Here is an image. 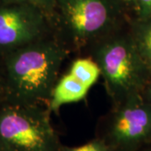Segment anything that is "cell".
Returning a JSON list of instances; mask_svg holds the SVG:
<instances>
[{
    "instance_id": "obj_11",
    "label": "cell",
    "mask_w": 151,
    "mask_h": 151,
    "mask_svg": "<svg viewBox=\"0 0 151 151\" xmlns=\"http://www.w3.org/2000/svg\"><path fill=\"white\" fill-rule=\"evenodd\" d=\"M113 148L103 139H94L78 147L60 146L59 151H112Z\"/></svg>"
},
{
    "instance_id": "obj_15",
    "label": "cell",
    "mask_w": 151,
    "mask_h": 151,
    "mask_svg": "<svg viewBox=\"0 0 151 151\" xmlns=\"http://www.w3.org/2000/svg\"><path fill=\"white\" fill-rule=\"evenodd\" d=\"M128 1H130V0H128Z\"/></svg>"
},
{
    "instance_id": "obj_10",
    "label": "cell",
    "mask_w": 151,
    "mask_h": 151,
    "mask_svg": "<svg viewBox=\"0 0 151 151\" xmlns=\"http://www.w3.org/2000/svg\"><path fill=\"white\" fill-rule=\"evenodd\" d=\"M56 0H2V3H14V4H27L37 8L50 19L53 15Z\"/></svg>"
},
{
    "instance_id": "obj_2",
    "label": "cell",
    "mask_w": 151,
    "mask_h": 151,
    "mask_svg": "<svg viewBox=\"0 0 151 151\" xmlns=\"http://www.w3.org/2000/svg\"><path fill=\"white\" fill-rule=\"evenodd\" d=\"M119 17V0H56L51 24L60 42L78 49L113 34Z\"/></svg>"
},
{
    "instance_id": "obj_9",
    "label": "cell",
    "mask_w": 151,
    "mask_h": 151,
    "mask_svg": "<svg viewBox=\"0 0 151 151\" xmlns=\"http://www.w3.org/2000/svg\"><path fill=\"white\" fill-rule=\"evenodd\" d=\"M69 73L76 80L91 88L101 76L97 62L91 58H78L70 65Z\"/></svg>"
},
{
    "instance_id": "obj_8",
    "label": "cell",
    "mask_w": 151,
    "mask_h": 151,
    "mask_svg": "<svg viewBox=\"0 0 151 151\" xmlns=\"http://www.w3.org/2000/svg\"><path fill=\"white\" fill-rule=\"evenodd\" d=\"M130 36L151 76V15L138 19Z\"/></svg>"
},
{
    "instance_id": "obj_7",
    "label": "cell",
    "mask_w": 151,
    "mask_h": 151,
    "mask_svg": "<svg viewBox=\"0 0 151 151\" xmlns=\"http://www.w3.org/2000/svg\"><path fill=\"white\" fill-rule=\"evenodd\" d=\"M89 87L76 80L70 73L58 79L48 102L49 111L57 113L63 105L77 103L86 97Z\"/></svg>"
},
{
    "instance_id": "obj_6",
    "label": "cell",
    "mask_w": 151,
    "mask_h": 151,
    "mask_svg": "<svg viewBox=\"0 0 151 151\" xmlns=\"http://www.w3.org/2000/svg\"><path fill=\"white\" fill-rule=\"evenodd\" d=\"M119 103L108 131L111 147L131 149L151 139V106L140 93Z\"/></svg>"
},
{
    "instance_id": "obj_1",
    "label": "cell",
    "mask_w": 151,
    "mask_h": 151,
    "mask_svg": "<svg viewBox=\"0 0 151 151\" xmlns=\"http://www.w3.org/2000/svg\"><path fill=\"white\" fill-rule=\"evenodd\" d=\"M68 48L50 35L1 56L4 102L48 103Z\"/></svg>"
},
{
    "instance_id": "obj_12",
    "label": "cell",
    "mask_w": 151,
    "mask_h": 151,
    "mask_svg": "<svg viewBox=\"0 0 151 151\" xmlns=\"http://www.w3.org/2000/svg\"><path fill=\"white\" fill-rule=\"evenodd\" d=\"M134 4L138 19L151 15V0H130Z\"/></svg>"
},
{
    "instance_id": "obj_3",
    "label": "cell",
    "mask_w": 151,
    "mask_h": 151,
    "mask_svg": "<svg viewBox=\"0 0 151 151\" xmlns=\"http://www.w3.org/2000/svg\"><path fill=\"white\" fill-rule=\"evenodd\" d=\"M92 58L99 66L110 97L120 103L140 93L150 74L131 36L114 33L93 45Z\"/></svg>"
},
{
    "instance_id": "obj_14",
    "label": "cell",
    "mask_w": 151,
    "mask_h": 151,
    "mask_svg": "<svg viewBox=\"0 0 151 151\" xmlns=\"http://www.w3.org/2000/svg\"><path fill=\"white\" fill-rule=\"evenodd\" d=\"M4 102V82H3V77L0 69V104Z\"/></svg>"
},
{
    "instance_id": "obj_4",
    "label": "cell",
    "mask_w": 151,
    "mask_h": 151,
    "mask_svg": "<svg viewBox=\"0 0 151 151\" xmlns=\"http://www.w3.org/2000/svg\"><path fill=\"white\" fill-rule=\"evenodd\" d=\"M48 108L40 104H0V151H59V138Z\"/></svg>"
},
{
    "instance_id": "obj_13",
    "label": "cell",
    "mask_w": 151,
    "mask_h": 151,
    "mask_svg": "<svg viewBox=\"0 0 151 151\" xmlns=\"http://www.w3.org/2000/svg\"><path fill=\"white\" fill-rule=\"evenodd\" d=\"M144 95H145V100L151 106V81L146 84L144 88Z\"/></svg>"
},
{
    "instance_id": "obj_5",
    "label": "cell",
    "mask_w": 151,
    "mask_h": 151,
    "mask_svg": "<svg viewBox=\"0 0 151 151\" xmlns=\"http://www.w3.org/2000/svg\"><path fill=\"white\" fill-rule=\"evenodd\" d=\"M51 20L27 4H0V56L49 36Z\"/></svg>"
}]
</instances>
